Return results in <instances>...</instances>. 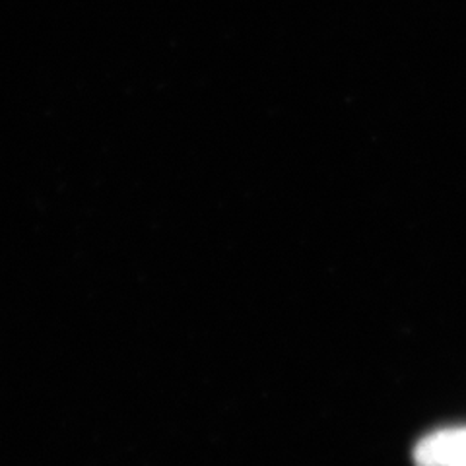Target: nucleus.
Returning <instances> with one entry per match:
<instances>
[{"label":"nucleus","instance_id":"obj_1","mask_svg":"<svg viewBox=\"0 0 466 466\" xmlns=\"http://www.w3.org/2000/svg\"><path fill=\"white\" fill-rule=\"evenodd\" d=\"M416 466H466V426L437 430L414 449Z\"/></svg>","mask_w":466,"mask_h":466}]
</instances>
